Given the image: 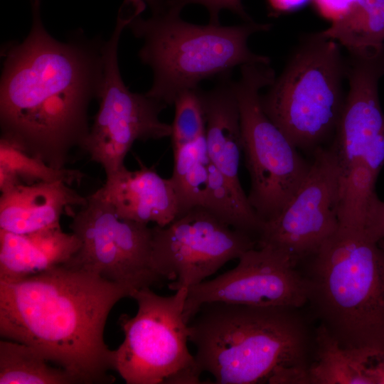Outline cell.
Instances as JSON below:
<instances>
[{"mask_svg": "<svg viewBox=\"0 0 384 384\" xmlns=\"http://www.w3.org/2000/svg\"><path fill=\"white\" fill-rule=\"evenodd\" d=\"M31 4L29 33L1 49V137L63 169L90 131L88 109L102 84L104 41L82 31L58 41L43 25L41 1Z\"/></svg>", "mask_w": 384, "mask_h": 384, "instance_id": "1", "label": "cell"}, {"mask_svg": "<svg viewBox=\"0 0 384 384\" xmlns=\"http://www.w3.org/2000/svg\"><path fill=\"white\" fill-rule=\"evenodd\" d=\"M133 290L65 264L0 282V335L32 346L80 383H110L114 351L104 340L105 324L114 304Z\"/></svg>", "mask_w": 384, "mask_h": 384, "instance_id": "2", "label": "cell"}, {"mask_svg": "<svg viewBox=\"0 0 384 384\" xmlns=\"http://www.w3.org/2000/svg\"><path fill=\"white\" fill-rule=\"evenodd\" d=\"M302 308L202 304L188 322L198 369L218 384L269 383L285 370L307 369L316 326Z\"/></svg>", "mask_w": 384, "mask_h": 384, "instance_id": "3", "label": "cell"}, {"mask_svg": "<svg viewBox=\"0 0 384 384\" xmlns=\"http://www.w3.org/2000/svg\"><path fill=\"white\" fill-rule=\"evenodd\" d=\"M299 270L309 313L345 348L384 351V249L339 228Z\"/></svg>", "mask_w": 384, "mask_h": 384, "instance_id": "4", "label": "cell"}, {"mask_svg": "<svg viewBox=\"0 0 384 384\" xmlns=\"http://www.w3.org/2000/svg\"><path fill=\"white\" fill-rule=\"evenodd\" d=\"M271 26L254 21L233 26L196 24L166 8L147 18L140 14L127 28L143 41L138 55L153 73L146 95L170 106L179 92L198 87L203 80L229 73L238 65L270 64V58L252 52L247 41Z\"/></svg>", "mask_w": 384, "mask_h": 384, "instance_id": "5", "label": "cell"}, {"mask_svg": "<svg viewBox=\"0 0 384 384\" xmlns=\"http://www.w3.org/2000/svg\"><path fill=\"white\" fill-rule=\"evenodd\" d=\"M345 71L338 43L315 33L303 39L260 95L265 113L299 150L313 153L334 136L346 97Z\"/></svg>", "mask_w": 384, "mask_h": 384, "instance_id": "6", "label": "cell"}, {"mask_svg": "<svg viewBox=\"0 0 384 384\" xmlns=\"http://www.w3.org/2000/svg\"><path fill=\"white\" fill-rule=\"evenodd\" d=\"M188 289L161 296L150 287L135 289L134 316L122 314L124 339L114 351V370L127 384H196L201 372L188 346L183 311Z\"/></svg>", "mask_w": 384, "mask_h": 384, "instance_id": "7", "label": "cell"}, {"mask_svg": "<svg viewBox=\"0 0 384 384\" xmlns=\"http://www.w3.org/2000/svg\"><path fill=\"white\" fill-rule=\"evenodd\" d=\"M274 78L270 64L249 63L240 66V76L234 81L242 152L250 178L247 199L263 223L282 212L311 166L262 107L260 91Z\"/></svg>", "mask_w": 384, "mask_h": 384, "instance_id": "8", "label": "cell"}, {"mask_svg": "<svg viewBox=\"0 0 384 384\" xmlns=\"http://www.w3.org/2000/svg\"><path fill=\"white\" fill-rule=\"evenodd\" d=\"M134 16L131 9L121 6L114 29L104 41L103 74L97 99L99 108L81 147L91 161L101 165L106 176L124 166L126 155L136 141L158 140L172 133L171 124L159 118L168 106L146 93L131 92L120 74L119 41Z\"/></svg>", "mask_w": 384, "mask_h": 384, "instance_id": "9", "label": "cell"}, {"mask_svg": "<svg viewBox=\"0 0 384 384\" xmlns=\"http://www.w3.org/2000/svg\"><path fill=\"white\" fill-rule=\"evenodd\" d=\"M255 247V238L197 206L166 226L151 228V267L163 280L172 281L169 289H188Z\"/></svg>", "mask_w": 384, "mask_h": 384, "instance_id": "10", "label": "cell"}, {"mask_svg": "<svg viewBox=\"0 0 384 384\" xmlns=\"http://www.w3.org/2000/svg\"><path fill=\"white\" fill-rule=\"evenodd\" d=\"M70 215L69 227L80 240V247L63 264L134 289L163 281L151 267V228L148 224L119 218L95 192Z\"/></svg>", "mask_w": 384, "mask_h": 384, "instance_id": "11", "label": "cell"}, {"mask_svg": "<svg viewBox=\"0 0 384 384\" xmlns=\"http://www.w3.org/2000/svg\"><path fill=\"white\" fill-rule=\"evenodd\" d=\"M309 171L282 212L263 223L257 247L286 255L297 268L338 229L340 170L329 146L312 153Z\"/></svg>", "mask_w": 384, "mask_h": 384, "instance_id": "12", "label": "cell"}, {"mask_svg": "<svg viewBox=\"0 0 384 384\" xmlns=\"http://www.w3.org/2000/svg\"><path fill=\"white\" fill-rule=\"evenodd\" d=\"M232 270L188 289L184 317L188 323L209 302L304 307L302 277L289 258L269 247H255L238 258Z\"/></svg>", "mask_w": 384, "mask_h": 384, "instance_id": "13", "label": "cell"}, {"mask_svg": "<svg viewBox=\"0 0 384 384\" xmlns=\"http://www.w3.org/2000/svg\"><path fill=\"white\" fill-rule=\"evenodd\" d=\"M349 89L331 145L342 171L358 160L384 131L378 84L384 75V46L348 52Z\"/></svg>", "mask_w": 384, "mask_h": 384, "instance_id": "14", "label": "cell"}, {"mask_svg": "<svg viewBox=\"0 0 384 384\" xmlns=\"http://www.w3.org/2000/svg\"><path fill=\"white\" fill-rule=\"evenodd\" d=\"M138 161V170L130 171L124 165L106 176L104 185L95 193L112 206L121 219L166 226L178 214L172 181Z\"/></svg>", "mask_w": 384, "mask_h": 384, "instance_id": "15", "label": "cell"}, {"mask_svg": "<svg viewBox=\"0 0 384 384\" xmlns=\"http://www.w3.org/2000/svg\"><path fill=\"white\" fill-rule=\"evenodd\" d=\"M87 201L62 181L19 184L1 193L0 230L28 234L60 228L61 215Z\"/></svg>", "mask_w": 384, "mask_h": 384, "instance_id": "16", "label": "cell"}, {"mask_svg": "<svg viewBox=\"0 0 384 384\" xmlns=\"http://www.w3.org/2000/svg\"><path fill=\"white\" fill-rule=\"evenodd\" d=\"M214 87L200 88L205 119V138L210 161L244 196L239 178L242 152L240 111L230 73L220 76Z\"/></svg>", "mask_w": 384, "mask_h": 384, "instance_id": "17", "label": "cell"}, {"mask_svg": "<svg viewBox=\"0 0 384 384\" xmlns=\"http://www.w3.org/2000/svg\"><path fill=\"white\" fill-rule=\"evenodd\" d=\"M80 240L61 227L28 234L0 230V282H15L63 264Z\"/></svg>", "mask_w": 384, "mask_h": 384, "instance_id": "18", "label": "cell"}, {"mask_svg": "<svg viewBox=\"0 0 384 384\" xmlns=\"http://www.w3.org/2000/svg\"><path fill=\"white\" fill-rule=\"evenodd\" d=\"M315 341L314 359L304 373L303 384H373L367 366L379 352L343 347L321 324L316 327Z\"/></svg>", "mask_w": 384, "mask_h": 384, "instance_id": "19", "label": "cell"}, {"mask_svg": "<svg viewBox=\"0 0 384 384\" xmlns=\"http://www.w3.org/2000/svg\"><path fill=\"white\" fill-rule=\"evenodd\" d=\"M320 33L348 52L384 46V0H354Z\"/></svg>", "mask_w": 384, "mask_h": 384, "instance_id": "20", "label": "cell"}, {"mask_svg": "<svg viewBox=\"0 0 384 384\" xmlns=\"http://www.w3.org/2000/svg\"><path fill=\"white\" fill-rule=\"evenodd\" d=\"M49 363L31 346L0 341V384L80 383L69 371Z\"/></svg>", "mask_w": 384, "mask_h": 384, "instance_id": "21", "label": "cell"}, {"mask_svg": "<svg viewBox=\"0 0 384 384\" xmlns=\"http://www.w3.org/2000/svg\"><path fill=\"white\" fill-rule=\"evenodd\" d=\"M173 153L174 169L170 178L176 195L178 216L204 204L210 163L205 134L174 148Z\"/></svg>", "mask_w": 384, "mask_h": 384, "instance_id": "22", "label": "cell"}, {"mask_svg": "<svg viewBox=\"0 0 384 384\" xmlns=\"http://www.w3.org/2000/svg\"><path fill=\"white\" fill-rule=\"evenodd\" d=\"M85 174L79 169H55L31 155L8 139H0V190L6 192L19 184L62 181L80 184Z\"/></svg>", "mask_w": 384, "mask_h": 384, "instance_id": "23", "label": "cell"}, {"mask_svg": "<svg viewBox=\"0 0 384 384\" xmlns=\"http://www.w3.org/2000/svg\"><path fill=\"white\" fill-rule=\"evenodd\" d=\"M230 226L257 239L263 222L229 180L210 161L208 182L203 206Z\"/></svg>", "mask_w": 384, "mask_h": 384, "instance_id": "24", "label": "cell"}, {"mask_svg": "<svg viewBox=\"0 0 384 384\" xmlns=\"http://www.w3.org/2000/svg\"><path fill=\"white\" fill-rule=\"evenodd\" d=\"M378 176L360 160L340 171L339 228L364 230L368 206L375 193Z\"/></svg>", "mask_w": 384, "mask_h": 384, "instance_id": "25", "label": "cell"}, {"mask_svg": "<svg viewBox=\"0 0 384 384\" xmlns=\"http://www.w3.org/2000/svg\"><path fill=\"white\" fill-rule=\"evenodd\" d=\"M173 105L175 112L171 138L174 149L204 135L206 119L199 87L179 92Z\"/></svg>", "mask_w": 384, "mask_h": 384, "instance_id": "26", "label": "cell"}, {"mask_svg": "<svg viewBox=\"0 0 384 384\" xmlns=\"http://www.w3.org/2000/svg\"><path fill=\"white\" fill-rule=\"evenodd\" d=\"M191 4L204 6L209 14V23L219 24L220 14L223 10H229L238 15L244 21H253L246 12L242 0H168L167 8L181 12L182 9Z\"/></svg>", "mask_w": 384, "mask_h": 384, "instance_id": "27", "label": "cell"}, {"mask_svg": "<svg viewBox=\"0 0 384 384\" xmlns=\"http://www.w3.org/2000/svg\"><path fill=\"white\" fill-rule=\"evenodd\" d=\"M364 231L373 240L384 239V201L375 193L367 209Z\"/></svg>", "mask_w": 384, "mask_h": 384, "instance_id": "28", "label": "cell"}, {"mask_svg": "<svg viewBox=\"0 0 384 384\" xmlns=\"http://www.w3.org/2000/svg\"><path fill=\"white\" fill-rule=\"evenodd\" d=\"M354 0H314L319 14L324 18L334 20L342 15Z\"/></svg>", "mask_w": 384, "mask_h": 384, "instance_id": "29", "label": "cell"}, {"mask_svg": "<svg viewBox=\"0 0 384 384\" xmlns=\"http://www.w3.org/2000/svg\"><path fill=\"white\" fill-rule=\"evenodd\" d=\"M367 374L373 384H384V351L371 357L368 363Z\"/></svg>", "mask_w": 384, "mask_h": 384, "instance_id": "30", "label": "cell"}, {"mask_svg": "<svg viewBox=\"0 0 384 384\" xmlns=\"http://www.w3.org/2000/svg\"><path fill=\"white\" fill-rule=\"evenodd\" d=\"M309 0H267L270 7L277 12H287L299 9Z\"/></svg>", "mask_w": 384, "mask_h": 384, "instance_id": "31", "label": "cell"}, {"mask_svg": "<svg viewBox=\"0 0 384 384\" xmlns=\"http://www.w3.org/2000/svg\"><path fill=\"white\" fill-rule=\"evenodd\" d=\"M147 5L152 14H156L164 11L167 7V0H143Z\"/></svg>", "mask_w": 384, "mask_h": 384, "instance_id": "32", "label": "cell"}, {"mask_svg": "<svg viewBox=\"0 0 384 384\" xmlns=\"http://www.w3.org/2000/svg\"><path fill=\"white\" fill-rule=\"evenodd\" d=\"M378 244L380 245V246L381 247H383V248L384 249V239L380 240V241L378 242Z\"/></svg>", "mask_w": 384, "mask_h": 384, "instance_id": "33", "label": "cell"}]
</instances>
